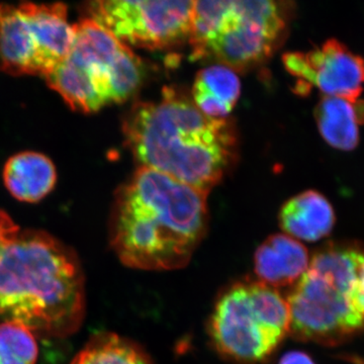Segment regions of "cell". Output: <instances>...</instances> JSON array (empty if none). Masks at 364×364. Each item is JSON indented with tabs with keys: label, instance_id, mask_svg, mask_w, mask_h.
Listing matches in <instances>:
<instances>
[{
	"label": "cell",
	"instance_id": "20",
	"mask_svg": "<svg viewBox=\"0 0 364 364\" xmlns=\"http://www.w3.org/2000/svg\"><path fill=\"white\" fill-rule=\"evenodd\" d=\"M279 364H316L309 354L303 351L287 352L280 359Z\"/></svg>",
	"mask_w": 364,
	"mask_h": 364
},
{
	"label": "cell",
	"instance_id": "5",
	"mask_svg": "<svg viewBox=\"0 0 364 364\" xmlns=\"http://www.w3.org/2000/svg\"><path fill=\"white\" fill-rule=\"evenodd\" d=\"M289 11L272 0L195 1L191 59L212 60L232 70L258 65L284 40Z\"/></svg>",
	"mask_w": 364,
	"mask_h": 364
},
{
	"label": "cell",
	"instance_id": "6",
	"mask_svg": "<svg viewBox=\"0 0 364 364\" xmlns=\"http://www.w3.org/2000/svg\"><path fill=\"white\" fill-rule=\"evenodd\" d=\"M208 333L224 358L241 364L261 363L289 333V304L262 282H237L220 294Z\"/></svg>",
	"mask_w": 364,
	"mask_h": 364
},
{
	"label": "cell",
	"instance_id": "14",
	"mask_svg": "<svg viewBox=\"0 0 364 364\" xmlns=\"http://www.w3.org/2000/svg\"><path fill=\"white\" fill-rule=\"evenodd\" d=\"M315 117L321 136L331 147L342 151L358 147L364 100L324 95L316 107Z\"/></svg>",
	"mask_w": 364,
	"mask_h": 364
},
{
	"label": "cell",
	"instance_id": "15",
	"mask_svg": "<svg viewBox=\"0 0 364 364\" xmlns=\"http://www.w3.org/2000/svg\"><path fill=\"white\" fill-rule=\"evenodd\" d=\"M240 92V80L234 70L223 65L210 66L196 74L193 102L208 117L226 119Z\"/></svg>",
	"mask_w": 364,
	"mask_h": 364
},
{
	"label": "cell",
	"instance_id": "4",
	"mask_svg": "<svg viewBox=\"0 0 364 364\" xmlns=\"http://www.w3.org/2000/svg\"><path fill=\"white\" fill-rule=\"evenodd\" d=\"M363 253L358 244L343 242H332L316 251L287 299L294 338L338 345L363 329L351 293Z\"/></svg>",
	"mask_w": 364,
	"mask_h": 364
},
{
	"label": "cell",
	"instance_id": "9",
	"mask_svg": "<svg viewBox=\"0 0 364 364\" xmlns=\"http://www.w3.org/2000/svg\"><path fill=\"white\" fill-rule=\"evenodd\" d=\"M56 66V35L44 6L0 4V71L46 77Z\"/></svg>",
	"mask_w": 364,
	"mask_h": 364
},
{
	"label": "cell",
	"instance_id": "1",
	"mask_svg": "<svg viewBox=\"0 0 364 364\" xmlns=\"http://www.w3.org/2000/svg\"><path fill=\"white\" fill-rule=\"evenodd\" d=\"M208 193L141 166L117 191L109 241L127 267H184L208 228Z\"/></svg>",
	"mask_w": 364,
	"mask_h": 364
},
{
	"label": "cell",
	"instance_id": "13",
	"mask_svg": "<svg viewBox=\"0 0 364 364\" xmlns=\"http://www.w3.org/2000/svg\"><path fill=\"white\" fill-rule=\"evenodd\" d=\"M7 191L20 202L38 203L55 188L57 172L51 159L37 152L9 158L4 169Z\"/></svg>",
	"mask_w": 364,
	"mask_h": 364
},
{
	"label": "cell",
	"instance_id": "2",
	"mask_svg": "<svg viewBox=\"0 0 364 364\" xmlns=\"http://www.w3.org/2000/svg\"><path fill=\"white\" fill-rule=\"evenodd\" d=\"M123 129L141 166L205 193L219 183L237 154L234 124L208 117L171 87L157 102L134 105Z\"/></svg>",
	"mask_w": 364,
	"mask_h": 364
},
{
	"label": "cell",
	"instance_id": "12",
	"mask_svg": "<svg viewBox=\"0 0 364 364\" xmlns=\"http://www.w3.org/2000/svg\"><path fill=\"white\" fill-rule=\"evenodd\" d=\"M334 208L317 191H306L287 200L279 212V224L287 236L316 242L328 236L334 228Z\"/></svg>",
	"mask_w": 364,
	"mask_h": 364
},
{
	"label": "cell",
	"instance_id": "7",
	"mask_svg": "<svg viewBox=\"0 0 364 364\" xmlns=\"http://www.w3.org/2000/svg\"><path fill=\"white\" fill-rule=\"evenodd\" d=\"M195 1L111 0L88 4L90 18L124 45L163 50L188 40Z\"/></svg>",
	"mask_w": 364,
	"mask_h": 364
},
{
	"label": "cell",
	"instance_id": "19",
	"mask_svg": "<svg viewBox=\"0 0 364 364\" xmlns=\"http://www.w3.org/2000/svg\"><path fill=\"white\" fill-rule=\"evenodd\" d=\"M351 303L354 310L363 321L364 328V255L359 263L358 275L352 289Z\"/></svg>",
	"mask_w": 364,
	"mask_h": 364
},
{
	"label": "cell",
	"instance_id": "3",
	"mask_svg": "<svg viewBox=\"0 0 364 364\" xmlns=\"http://www.w3.org/2000/svg\"><path fill=\"white\" fill-rule=\"evenodd\" d=\"M85 314V275L75 252L44 231H20L0 255V323L64 338L77 331Z\"/></svg>",
	"mask_w": 364,
	"mask_h": 364
},
{
	"label": "cell",
	"instance_id": "8",
	"mask_svg": "<svg viewBox=\"0 0 364 364\" xmlns=\"http://www.w3.org/2000/svg\"><path fill=\"white\" fill-rule=\"evenodd\" d=\"M69 58L90 76L105 105L126 102L144 80L145 67L130 47L97 21L82 18L74 25Z\"/></svg>",
	"mask_w": 364,
	"mask_h": 364
},
{
	"label": "cell",
	"instance_id": "16",
	"mask_svg": "<svg viewBox=\"0 0 364 364\" xmlns=\"http://www.w3.org/2000/svg\"><path fill=\"white\" fill-rule=\"evenodd\" d=\"M70 364H152L141 347L111 333L90 339Z\"/></svg>",
	"mask_w": 364,
	"mask_h": 364
},
{
	"label": "cell",
	"instance_id": "18",
	"mask_svg": "<svg viewBox=\"0 0 364 364\" xmlns=\"http://www.w3.org/2000/svg\"><path fill=\"white\" fill-rule=\"evenodd\" d=\"M20 231L9 214L0 210V255L13 243Z\"/></svg>",
	"mask_w": 364,
	"mask_h": 364
},
{
	"label": "cell",
	"instance_id": "11",
	"mask_svg": "<svg viewBox=\"0 0 364 364\" xmlns=\"http://www.w3.org/2000/svg\"><path fill=\"white\" fill-rule=\"evenodd\" d=\"M309 264L310 257L305 246L284 234L270 236L254 256V268L259 282L273 289L296 284Z\"/></svg>",
	"mask_w": 364,
	"mask_h": 364
},
{
	"label": "cell",
	"instance_id": "17",
	"mask_svg": "<svg viewBox=\"0 0 364 364\" xmlns=\"http://www.w3.org/2000/svg\"><path fill=\"white\" fill-rule=\"evenodd\" d=\"M38 358L35 333L16 323H0V364H36Z\"/></svg>",
	"mask_w": 364,
	"mask_h": 364
},
{
	"label": "cell",
	"instance_id": "10",
	"mask_svg": "<svg viewBox=\"0 0 364 364\" xmlns=\"http://www.w3.org/2000/svg\"><path fill=\"white\" fill-rule=\"evenodd\" d=\"M282 60L298 78L299 92L315 86L328 97L358 100L363 93L364 59L338 40H327L306 53H287Z\"/></svg>",
	"mask_w": 364,
	"mask_h": 364
}]
</instances>
